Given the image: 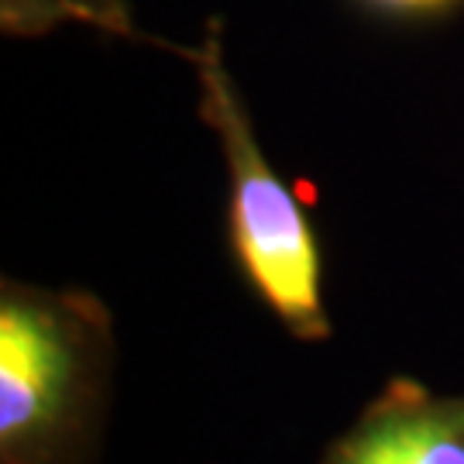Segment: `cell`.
I'll return each instance as SVG.
<instances>
[{"instance_id":"1","label":"cell","mask_w":464,"mask_h":464,"mask_svg":"<svg viewBox=\"0 0 464 464\" xmlns=\"http://www.w3.org/2000/svg\"><path fill=\"white\" fill-rule=\"evenodd\" d=\"M114 331L93 293L0 285V464H90Z\"/></svg>"},{"instance_id":"4","label":"cell","mask_w":464,"mask_h":464,"mask_svg":"<svg viewBox=\"0 0 464 464\" xmlns=\"http://www.w3.org/2000/svg\"><path fill=\"white\" fill-rule=\"evenodd\" d=\"M379 7H389V11H402V14H423V11H440L454 0H372Z\"/></svg>"},{"instance_id":"3","label":"cell","mask_w":464,"mask_h":464,"mask_svg":"<svg viewBox=\"0 0 464 464\" xmlns=\"http://www.w3.org/2000/svg\"><path fill=\"white\" fill-rule=\"evenodd\" d=\"M320 464H464V396L389 379Z\"/></svg>"},{"instance_id":"2","label":"cell","mask_w":464,"mask_h":464,"mask_svg":"<svg viewBox=\"0 0 464 464\" xmlns=\"http://www.w3.org/2000/svg\"><path fill=\"white\" fill-rule=\"evenodd\" d=\"M199 114L220 138L231 197H227V237L237 272L272 316L299 341H324L331 334L324 299V255L320 237L296 193L268 166L266 151L251 131L241 93L220 59L217 21L197 52Z\"/></svg>"}]
</instances>
